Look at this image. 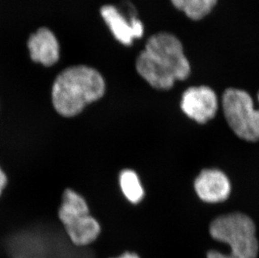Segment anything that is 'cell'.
I'll list each match as a JSON object with an SVG mask.
<instances>
[{
	"label": "cell",
	"instance_id": "6da1fadb",
	"mask_svg": "<svg viewBox=\"0 0 259 258\" xmlns=\"http://www.w3.org/2000/svg\"><path fill=\"white\" fill-rule=\"evenodd\" d=\"M138 73L158 90H169L177 80H185L191 67L178 37L162 31L153 34L136 59Z\"/></svg>",
	"mask_w": 259,
	"mask_h": 258
},
{
	"label": "cell",
	"instance_id": "7a4b0ae2",
	"mask_svg": "<svg viewBox=\"0 0 259 258\" xmlns=\"http://www.w3.org/2000/svg\"><path fill=\"white\" fill-rule=\"evenodd\" d=\"M106 82L100 71L88 65H73L64 69L54 80L52 104L59 114L75 117L86 106L103 98Z\"/></svg>",
	"mask_w": 259,
	"mask_h": 258
},
{
	"label": "cell",
	"instance_id": "3957f363",
	"mask_svg": "<svg viewBox=\"0 0 259 258\" xmlns=\"http://www.w3.org/2000/svg\"><path fill=\"white\" fill-rule=\"evenodd\" d=\"M213 239L228 244L232 258H257L259 245L254 222L242 213L224 214L214 220L210 226Z\"/></svg>",
	"mask_w": 259,
	"mask_h": 258
},
{
	"label": "cell",
	"instance_id": "277c9868",
	"mask_svg": "<svg viewBox=\"0 0 259 258\" xmlns=\"http://www.w3.org/2000/svg\"><path fill=\"white\" fill-rule=\"evenodd\" d=\"M58 217L66 235L75 246L90 245L100 235V224L89 214L86 200L73 190L64 191Z\"/></svg>",
	"mask_w": 259,
	"mask_h": 258
},
{
	"label": "cell",
	"instance_id": "5b68a950",
	"mask_svg": "<svg viewBox=\"0 0 259 258\" xmlns=\"http://www.w3.org/2000/svg\"><path fill=\"white\" fill-rule=\"evenodd\" d=\"M259 103V92L257 93ZM223 107L226 119L232 131L246 141L259 140V104L255 107L249 93L229 88L223 95Z\"/></svg>",
	"mask_w": 259,
	"mask_h": 258
},
{
	"label": "cell",
	"instance_id": "8992f818",
	"mask_svg": "<svg viewBox=\"0 0 259 258\" xmlns=\"http://www.w3.org/2000/svg\"><path fill=\"white\" fill-rule=\"evenodd\" d=\"M127 11L124 12L113 5H103L99 10L114 39L124 47H130L135 39L144 36V25L132 5L127 4Z\"/></svg>",
	"mask_w": 259,
	"mask_h": 258
},
{
	"label": "cell",
	"instance_id": "52a82bcc",
	"mask_svg": "<svg viewBox=\"0 0 259 258\" xmlns=\"http://www.w3.org/2000/svg\"><path fill=\"white\" fill-rule=\"evenodd\" d=\"M181 107L191 119L198 123H205L212 119L218 112V96L206 85L191 87L184 92Z\"/></svg>",
	"mask_w": 259,
	"mask_h": 258
},
{
	"label": "cell",
	"instance_id": "ba28073f",
	"mask_svg": "<svg viewBox=\"0 0 259 258\" xmlns=\"http://www.w3.org/2000/svg\"><path fill=\"white\" fill-rule=\"evenodd\" d=\"M29 58L45 67H52L61 58V44L49 27L42 26L32 33L26 41Z\"/></svg>",
	"mask_w": 259,
	"mask_h": 258
},
{
	"label": "cell",
	"instance_id": "9c48e42d",
	"mask_svg": "<svg viewBox=\"0 0 259 258\" xmlns=\"http://www.w3.org/2000/svg\"><path fill=\"white\" fill-rule=\"evenodd\" d=\"M195 190L199 198L207 203L223 202L231 193V184L223 171L208 168L201 171L195 181Z\"/></svg>",
	"mask_w": 259,
	"mask_h": 258
},
{
	"label": "cell",
	"instance_id": "30bf717a",
	"mask_svg": "<svg viewBox=\"0 0 259 258\" xmlns=\"http://www.w3.org/2000/svg\"><path fill=\"white\" fill-rule=\"evenodd\" d=\"M218 0H170L176 10L184 13L191 20L198 21L210 15Z\"/></svg>",
	"mask_w": 259,
	"mask_h": 258
},
{
	"label": "cell",
	"instance_id": "8fae6325",
	"mask_svg": "<svg viewBox=\"0 0 259 258\" xmlns=\"http://www.w3.org/2000/svg\"><path fill=\"white\" fill-rule=\"evenodd\" d=\"M119 184L122 192L130 202L137 204L144 196V189L135 171L124 169L120 173Z\"/></svg>",
	"mask_w": 259,
	"mask_h": 258
},
{
	"label": "cell",
	"instance_id": "7c38bea8",
	"mask_svg": "<svg viewBox=\"0 0 259 258\" xmlns=\"http://www.w3.org/2000/svg\"><path fill=\"white\" fill-rule=\"evenodd\" d=\"M206 258H232L226 253H223L217 250H210L206 254Z\"/></svg>",
	"mask_w": 259,
	"mask_h": 258
},
{
	"label": "cell",
	"instance_id": "4fadbf2b",
	"mask_svg": "<svg viewBox=\"0 0 259 258\" xmlns=\"http://www.w3.org/2000/svg\"><path fill=\"white\" fill-rule=\"evenodd\" d=\"M6 185H7V176L0 167V195L2 194L3 190L5 189Z\"/></svg>",
	"mask_w": 259,
	"mask_h": 258
},
{
	"label": "cell",
	"instance_id": "5bb4252c",
	"mask_svg": "<svg viewBox=\"0 0 259 258\" xmlns=\"http://www.w3.org/2000/svg\"><path fill=\"white\" fill-rule=\"evenodd\" d=\"M112 258H140V256L135 252H132V251H126L124 253H122V255L117 256V257Z\"/></svg>",
	"mask_w": 259,
	"mask_h": 258
}]
</instances>
